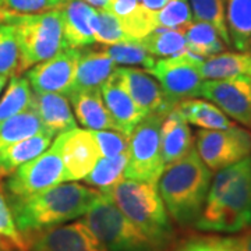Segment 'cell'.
Wrapping results in <instances>:
<instances>
[{"instance_id": "26", "label": "cell", "mask_w": 251, "mask_h": 251, "mask_svg": "<svg viewBox=\"0 0 251 251\" xmlns=\"http://www.w3.org/2000/svg\"><path fill=\"white\" fill-rule=\"evenodd\" d=\"M184 36L188 50L205 60L215 54L222 53L226 49V44L215 28L202 21L193 20V23L184 29Z\"/></svg>"}, {"instance_id": "20", "label": "cell", "mask_w": 251, "mask_h": 251, "mask_svg": "<svg viewBox=\"0 0 251 251\" xmlns=\"http://www.w3.org/2000/svg\"><path fill=\"white\" fill-rule=\"evenodd\" d=\"M193 148L194 140L188 123L175 106L161 126V152L165 166L184 158Z\"/></svg>"}, {"instance_id": "19", "label": "cell", "mask_w": 251, "mask_h": 251, "mask_svg": "<svg viewBox=\"0 0 251 251\" xmlns=\"http://www.w3.org/2000/svg\"><path fill=\"white\" fill-rule=\"evenodd\" d=\"M67 97L72 102L74 115L81 126L91 131L97 130H116V125L110 119L108 109L100 95L99 88L72 90Z\"/></svg>"}, {"instance_id": "32", "label": "cell", "mask_w": 251, "mask_h": 251, "mask_svg": "<svg viewBox=\"0 0 251 251\" xmlns=\"http://www.w3.org/2000/svg\"><path fill=\"white\" fill-rule=\"evenodd\" d=\"M92 31L95 42L102 45L110 46L133 41L125 34L120 20L108 9H95L92 17Z\"/></svg>"}, {"instance_id": "15", "label": "cell", "mask_w": 251, "mask_h": 251, "mask_svg": "<svg viewBox=\"0 0 251 251\" xmlns=\"http://www.w3.org/2000/svg\"><path fill=\"white\" fill-rule=\"evenodd\" d=\"M117 70L130 97L145 116L166 117L177 105L163 92L159 82L152 78L150 73L134 67H117Z\"/></svg>"}, {"instance_id": "14", "label": "cell", "mask_w": 251, "mask_h": 251, "mask_svg": "<svg viewBox=\"0 0 251 251\" xmlns=\"http://www.w3.org/2000/svg\"><path fill=\"white\" fill-rule=\"evenodd\" d=\"M200 97L215 103L227 117L251 128V81L205 80Z\"/></svg>"}, {"instance_id": "36", "label": "cell", "mask_w": 251, "mask_h": 251, "mask_svg": "<svg viewBox=\"0 0 251 251\" xmlns=\"http://www.w3.org/2000/svg\"><path fill=\"white\" fill-rule=\"evenodd\" d=\"M120 24L126 35L133 41H138L158 28L156 13L147 10L140 3V6L131 14L120 20Z\"/></svg>"}, {"instance_id": "34", "label": "cell", "mask_w": 251, "mask_h": 251, "mask_svg": "<svg viewBox=\"0 0 251 251\" xmlns=\"http://www.w3.org/2000/svg\"><path fill=\"white\" fill-rule=\"evenodd\" d=\"M0 74L14 77L20 74V49L13 25L0 23Z\"/></svg>"}, {"instance_id": "28", "label": "cell", "mask_w": 251, "mask_h": 251, "mask_svg": "<svg viewBox=\"0 0 251 251\" xmlns=\"http://www.w3.org/2000/svg\"><path fill=\"white\" fill-rule=\"evenodd\" d=\"M138 42L148 53L161 59L176 56L187 49L184 31L169 28L158 27L151 34L144 36L143 39H138Z\"/></svg>"}, {"instance_id": "2", "label": "cell", "mask_w": 251, "mask_h": 251, "mask_svg": "<svg viewBox=\"0 0 251 251\" xmlns=\"http://www.w3.org/2000/svg\"><path fill=\"white\" fill-rule=\"evenodd\" d=\"M102 196L97 188L78 183L56 184L24 198H7L18 232H41L84 216Z\"/></svg>"}, {"instance_id": "31", "label": "cell", "mask_w": 251, "mask_h": 251, "mask_svg": "<svg viewBox=\"0 0 251 251\" xmlns=\"http://www.w3.org/2000/svg\"><path fill=\"white\" fill-rule=\"evenodd\" d=\"M193 18L215 28L226 46H230V38L226 25L225 0H188Z\"/></svg>"}, {"instance_id": "8", "label": "cell", "mask_w": 251, "mask_h": 251, "mask_svg": "<svg viewBox=\"0 0 251 251\" xmlns=\"http://www.w3.org/2000/svg\"><path fill=\"white\" fill-rule=\"evenodd\" d=\"M204 60L186 49L176 56L156 60L148 72L159 81L163 92L173 102L179 103L180 100L200 97L205 81L200 70Z\"/></svg>"}, {"instance_id": "44", "label": "cell", "mask_w": 251, "mask_h": 251, "mask_svg": "<svg viewBox=\"0 0 251 251\" xmlns=\"http://www.w3.org/2000/svg\"><path fill=\"white\" fill-rule=\"evenodd\" d=\"M0 251H24L21 250L20 247H17L14 243L9 240L7 237L0 234Z\"/></svg>"}, {"instance_id": "3", "label": "cell", "mask_w": 251, "mask_h": 251, "mask_svg": "<svg viewBox=\"0 0 251 251\" xmlns=\"http://www.w3.org/2000/svg\"><path fill=\"white\" fill-rule=\"evenodd\" d=\"M212 171L193 148L179 161L166 165L156 186L165 208L180 226L196 225L205 205Z\"/></svg>"}, {"instance_id": "38", "label": "cell", "mask_w": 251, "mask_h": 251, "mask_svg": "<svg viewBox=\"0 0 251 251\" xmlns=\"http://www.w3.org/2000/svg\"><path fill=\"white\" fill-rule=\"evenodd\" d=\"M98 144L100 158H113L128 151L130 137L116 130H97L92 131Z\"/></svg>"}, {"instance_id": "1", "label": "cell", "mask_w": 251, "mask_h": 251, "mask_svg": "<svg viewBox=\"0 0 251 251\" xmlns=\"http://www.w3.org/2000/svg\"><path fill=\"white\" fill-rule=\"evenodd\" d=\"M251 226V155L212 177L196 227L204 232L237 233Z\"/></svg>"}, {"instance_id": "16", "label": "cell", "mask_w": 251, "mask_h": 251, "mask_svg": "<svg viewBox=\"0 0 251 251\" xmlns=\"http://www.w3.org/2000/svg\"><path fill=\"white\" fill-rule=\"evenodd\" d=\"M99 90L110 119L116 125L117 131L130 137L135 127L143 122L145 115L130 97L117 69L99 87Z\"/></svg>"}, {"instance_id": "11", "label": "cell", "mask_w": 251, "mask_h": 251, "mask_svg": "<svg viewBox=\"0 0 251 251\" xmlns=\"http://www.w3.org/2000/svg\"><path fill=\"white\" fill-rule=\"evenodd\" d=\"M27 251H106L82 221L23 236Z\"/></svg>"}, {"instance_id": "4", "label": "cell", "mask_w": 251, "mask_h": 251, "mask_svg": "<svg viewBox=\"0 0 251 251\" xmlns=\"http://www.w3.org/2000/svg\"><path fill=\"white\" fill-rule=\"evenodd\" d=\"M151 242L163 250L173 239L171 216L155 183L123 179L116 186L99 190Z\"/></svg>"}, {"instance_id": "45", "label": "cell", "mask_w": 251, "mask_h": 251, "mask_svg": "<svg viewBox=\"0 0 251 251\" xmlns=\"http://www.w3.org/2000/svg\"><path fill=\"white\" fill-rule=\"evenodd\" d=\"M84 1L95 9H108L109 3H110V0H84Z\"/></svg>"}, {"instance_id": "43", "label": "cell", "mask_w": 251, "mask_h": 251, "mask_svg": "<svg viewBox=\"0 0 251 251\" xmlns=\"http://www.w3.org/2000/svg\"><path fill=\"white\" fill-rule=\"evenodd\" d=\"M168 1H169V0H140L141 6H144L145 9L152 11V13L161 11V10L166 6Z\"/></svg>"}, {"instance_id": "39", "label": "cell", "mask_w": 251, "mask_h": 251, "mask_svg": "<svg viewBox=\"0 0 251 251\" xmlns=\"http://www.w3.org/2000/svg\"><path fill=\"white\" fill-rule=\"evenodd\" d=\"M177 251H237L234 237L193 236L180 244Z\"/></svg>"}, {"instance_id": "9", "label": "cell", "mask_w": 251, "mask_h": 251, "mask_svg": "<svg viewBox=\"0 0 251 251\" xmlns=\"http://www.w3.org/2000/svg\"><path fill=\"white\" fill-rule=\"evenodd\" d=\"M197 152L212 172H219L251 155V131L236 126L227 130L197 131Z\"/></svg>"}, {"instance_id": "47", "label": "cell", "mask_w": 251, "mask_h": 251, "mask_svg": "<svg viewBox=\"0 0 251 251\" xmlns=\"http://www.w3.org/2000/svg\"><path fill=\"white\" fill-rule=\"evenodd\" d=\"M3 3H4V0H0V7L3 6Z\"/></svg>"}, {"instance_id": "5", "label": "cell", "mask_w": 251, "mask_h": 251, "mask_svg": "<svg viewBox=\"0 0 251 251\" xmlns=\"http://www.w3.org/2000/svg\"><path fill=\"white\" fill-rule=\"evenodd\" d=\"M1 23L14 28L20 49V73L67 49L60 9L29 16H9Z\"/></svg>"}, {"instance_id": "23", "label": "cell", "mask_w": 251, "mask_h": 251, "mask_svg": "<svg viewBox=\"0 0 251 251\" xmlns=\"http://www.w3.org/2000/svg\"><path fill=\"white\" fill-rule=\"evenodd\" d=\"M116 69V63L103 50L92 52V50L81 49L72 90L99 88Z\"/></svg>"}, {"instance_id": "7", "label": "cell", "mask_w": 251, "mask_h": 251, "mask_svg": "<svg viewBox=\"0 0 251 251\" xmlns=\"http://www.w3.org/2000/svg\"><path fill=\"white\" fill-rule=\"evenodd\" d=\"M163 116H145L130 135L128 161L125 179L158 183L165 163L161 152V126Z\"/></svg>"}, {"instance_id": "17", "label": "cell", "mask_w": 251, "mask_h": 251, "mask_svg": "<svg viewBox=\"0 0 251 251\" xmlns=\"http://www.w3.org/2000/svg\"><path fill=\"white\" fill-rule=\"evenodd\" d=\"M31 108L41 119L44 130L54 137L77 128V120L73 115L70 102L63 94L32 91Z\"/></svg>"}, {"instance_id": "13", "label": "cell", "mask_w": 251, "mask_h": 251, "mask_svg": "<svg viewBox=\"0 0 251 251\" xmlns=\"http://www.w3.org/2000/svg\"><path fill=\"white\" fill-rule=\"evenodd\" d=\"M81 49H64L60 53L32 66L27 73L31 90L67 95L73 88Z\"/></svg>"}, {"instance_id": "10", "label": "cell", "mask_w": 251, "mask_h": 251, "mask_svg": "<svg viewBox=\"0 0 251 251\" xmlns=\"http://www.w3.org/2000/svg\"><path fill=\"white\" fill-rule=\"evenodd\" d=\"M66 181L64 166L57 148L52 145L34 159L21 165L6 181L7 198H24Z\"/></svg>"}, {"instance_id": "29", "label": "cell", "mask_w": 251, "mask_h": 251, "mask_svg": "<svg viewBox=\"0 0 251 251\" xmlns=\"http://www.w3.org/2000/svg\"><path fill=\"white\" fill-rule=\"evenodd\" d=\"M128 161V151L113 158H99L92 171L84 177L91 187L105 190L116 186L125 179V169Z\"/></svg>"}, {"instance_id": "30", "label": "cell", "mask_w": 251, "mask_h": 251, "mask_svg": "<svg viewBox=\"0 0 251 251\" xmlns=\"http://www.w3.org/2000/svg\"><path fill=\"white\" fill-rule=\"evenodd\" d=\"M31 98L32 90L27 77H11L7 90L0 99V123L27 110L31 106Z\"/></svg>"}, {"instance_id": "48", "label": "cell", "mask_w": 251, "mask_h": 251, "mask_svg": "<svg viewBox=\"0 0 251 251\" xmlns=\"http://www.w3.org/2000/svg\"><path fill=\"white\" fill-rule=\"evenodd\" d=\"M250 50H251V41H250Z\"/></svg>"}, {"instance_id": "40", "label": "cell", "mask_w": 251, "mask_h": 251, "mask_svg": "<svg viewBox=\"0 0 251 251\" xmlns=\"http://www.w3.org/2000/svg\"><path fill=\"white\" fill-rule=\"evenodd\" d=\"M0 234L7 237L21 250L27 251L24 237H23V234L18 232L16 222H14L13 212H11V208L9 205L7 197L4 196V193L1 190H0Z\"/></svg>"}, {"instance_id": "42", "label": "cell", "mask_w": 251, "mask_h": 251, "mask_svg": "<svg viewBox=\"0 0 251 251\" xmlns=\"http://www.w3.org/2000/svg\"><path fill=\"white\" fill-rule=\"evenodd\" d=\"M236 239L237 251H251V226L249 229L243 230V233Z\"/></svg>"}, {"instance_id": "46", "label": "cell", "mask_w": 251, "mask_h": 251, "mask_svg": "<svg viewBox=\"0 0 251 251\" xmlns=\"http://www.w3.org/2000/svg\"><path fill=\"white\" fill-rule=\"evenodd\" d=\"M6 82H7V77L0 74V92H1V90H3V87L6 85Z\"/></svg>"}, {"instance_id": "25", "label": "cell", "mask_w": 251, "mask_h": 251, "mask_svg": "<svg viewBox=\"0 0 251 251\" xmlns=\"http://www.w3.org/2000/svg\"><path fill=\"white\" fill-rule=\"evenodd\" d=\"M226 25L230 44L239 52H247L251 41V0H225Z\"/></svg>"}, {"instance_id": "35", "label": "cell", "mask_w": 251, "mask_h": 251, "mask_svg": "<svg viewBox=\"0 0 251 251\" xmlns=\"http://www.w3.org/2000/svg\"><path fill=\"white\" fill-rule=\"evenodd\" d=\"M193 20L188 0H169L163 9L156 13V23L161 28L184 31Z\"/></svg>"}, {"instance_id": "24", "label": "cell", "mask_w": 251, "mask_h": 251, "mask_svg": "<svg viewBox=\"0 0 251 251\" xmlns=\"http://www.w3.org/2000/svg\"><path fill=\"white\" fill-rule=\"evenodd\" d=\"M176 109L188 125L202 130H227L237 126L215 103L206 99H184L176 105Z\"/></svg>"}, {"instance_id": "27", "label": "cell", "mask_w": 251, "mask_h": 251, "mask_svg": "<svg viewBox=\"0 0 251 251\" xmlns=\"http://www.w3.org/2000/svg\"><path fill=\"white\" fill-rule=\"evenodd\" d=\"M41 131H45L41 119L35 110L29 106L27 110L0 123V150Z\"/></svg>"}, {"instance_id": "37", "label": "cell", "mask_w": 251, "mask_h": 251, "mask_svg": "<svg viewBox=\"0 0 251 251\" xmlns=\"http://www.w3.org/2000/svg\"><path fill=\"white\" fill-rule=\"evenodd\" d=\"M64 0H4L0 7V23L9 16H29L60 9Z\"/></svg>"}, {"instance_id": "41", "label": "cell", "mask_w": 251, "mask_h": 251, "mask_svg": "<svg viewBox=\"0 0 251 251\" xmlns=\"http://www.w3.org/2000/svg\"><path fill=\"white\" fill-rule=\"evenodd\" d=\"M140 6V0H112L109 3L108 10L113 13L119 20L127 17Z\"/></svg>"}, {"instance_id": "18", "label": "cell", "mask_w": 251, "mask_h": 251, "mask_svg": "<svg viewBox=\"0 0 251 251\" xmlns=\"http://www.w3.org/2000/svg\"><path fill=\"white\" fill-rule=\"evenodd\" d=\"M63 21V38L66 48L82 49L95 42L92 17L95 7L84 0H64L60 6Z\"/></svg>"}, {"instance_id": "33", "label": "cell", "mask_w": 251, "mask_h": 251, "mask_svg": "<svg viewBox=\"0 0 251 251\" xmlns=\"http://www.w3.org/2000/svg\"><path fill=\"white\" fill-rule=\"evenodd\" d=\"M103 52L116 63V64H126V66H137L150 70L156 59L150 54L138 41L122 42L116 45H110L103 49Z\"/></svg>"}, {"instance_id": "6", "label": "cell", "mask_w": 251, "mask_h": 251, "mask_svg": "<svg viewBox=\"0 0 251 251\" xmlns=\"http://www.w3.org/2000/svg\"><path fill=\"white\" fill-rule=\"evenodd\" d=\"M82 222L106 251H161L103 194L88 209Z\"/></svg>"}, {"instance_id": "21", "label": "cell", "mask_w": 251, "mask_h": 251, "mask_svg": "<svg viewBox=\"0 0 251 251\" xmlns=\"http://www.w3.org/2000/svg\"><path fill=\"white\" fill-rule=\"evenodd\" d=\"M53 138L50 133L41 131L0 150V177L10 176L21 165L45 152Z\"/></svg>"}, {"instance_id": "22", "label": "cell", "mask_w": 251, "mask_h": 251, "mask_svg": "<svg viewBox=\"0 0 251 251\" xmlns=\"http://www.w3.org/2000/svg\"><path fill=\"white\" fill-rule=\"evenodd\" d=\"M200 70L204 80L242 78L251 81V53L222 52L204 60Z\"/></svg>"}, {"instance_id": "12", "label": "cell", "mask_w": 251, "mask_h": 251, "mask_svg": "<svg viewBox=\"0 0 251 251\" xmlns=\"http://www.w3.org/2000/svg\"><path fill=\"white\" fill-rule=\"evenodd\" d=\"M53 145L60 153L66 181L84 180L100 158L91 130L74 128L56 137Z\"/></svg>"}]
</instances>
